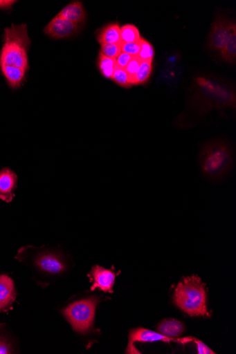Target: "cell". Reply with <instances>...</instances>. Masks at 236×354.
Returning a JSON list of instances; mask_svg holds the SVG:
<instances>
[{
    "label": "cell",
    "mask_w": 236,
    "mask_h": 354,
    "mask_svg": "<svg viewBox=\"0 0 236 354\" xmlns=\"http://www.w3.org/2000/svg\"><path fill=\"white\" fill-rule=\"evenodd\" d=\"M18 177L9 168H3L0 171V201L11 203L15 197L17 188Z\"/></svg>",
    "instance_id": "10"
},
{
    "label": "cell",
    "mask_w": 236,
    "mask_h": 354,
    "mask_svg": "<svg viewBox=\"0 0 236 354\" xmlns=\"http://www.w3.org/2000/svg\"><path fill=\"white\" fill-rule=\"evenodd\" d=\"M141 61L137 57H133L125 68L128 75L129 82L131 86L134 85V80L140 69Z\"/></svg>",
    "instance_id": "21"
},
{
    "label": "cell",
    "mask_w": 236,
    "mask_h": 354,
    "mask_svg": "<svg viewBox=\"0 0 236 354\" xmlns=\"http://www.w3.org/2000/svg\"><path fill=\"white\" fill-rule=\"evenodd\" d=\"M158 330L164 336L174 338L184 332V326L179 320L167 319L161 322L158 326Z\"/></svg>",
    "instance_id": "14"
},
{
    "label": "cell",
    "mask_w": 236,
    "mask_h": 354,
    "mask_svg": "<svg viewBox=\"0 0 236 354\" xmlns=\"http://www.w3.org/2000/svg\"><path fill=\"white\" fill-rule=\"evenodd\" d=\"M140 41L138 42L121 44V52L127 53L131 57H137L140 51Z\"/></svg>",
    "instance_id": "24"
},
{
    "label": "cell",
    "mask_w": 236,
    "mask_h": 354,
    "mask_svg": "<svg viewBox=\"0 0 236 354\" xmlns=\"http://www.w3.org/2000/svg\"><path fill=\"white\" fill-rule=\"evenodd\" d=\"M175 304L190 316H210L205 286L199 277L184 278L175 290Z\"/></svg>",
    "instance_id": "4"
},
{
    "label": "cell",
    "mask_w": 236,
    "mask_h": 354,
    "mask_svg": "<svg viewBox=\"0 0 236 354\" xmlns=\"http://www.w3.org/2000/svg\"><path fill=\"white\" fill-rule=\"evenodd\" d=\"M89 276L90 281L93 282L91 291H93L96 288H99L100 291L105 292H114L113 288L116 277L114 270L96 266L92 268Z\"/></svg>",
    "instance_id": "9"
},
{
    "label": "cell",
    "mask_w": 236,
    "mask_h": 354,
    "mask_svg": "<svg viewBox=\"0 0 236 354\" xmlns=\"http://www.w3.org/2000/svg\"><path fill=\"white\" fill-rule=\"evenodd\" d=\"M116 66V59L110 58L100 52L98 57V67L105 78L112 80Z\"/></svg>",
    "instance_id": "15"
},
{
    "label": "cell",
    "mask_w": 236,
    "mask_h": 354,
    "mask_svg": "<svg viewBox=\"0 0 236 354\" xmlns=\"http://www.w3.org/2000/svg\"><path fill=\"white\" fill-rule=\"evenodd\" d=\"M97 41L100 45L107 44L121 45L120 27L118 24L105 26L98 31Z\"/></svg>",
    "instance_id": "13"
},
{
    "label": "cell",
    "mask_w": 236,
    "mask_h": 354,
    "mask_svg": "<svg viewBox=\"0 0 236 354\" xmlns=\"http://www.w3.org/2000/svg\"><path fill=\"white\" fill-rule=\"evenodd\" d=\"M192 338H184V339H176L174 338L167 337L161 333H157L153 332L150 330L145 329V328H137L131 330L129 332V342L127 348L126 350L127 353H141L134 346V342H153L158 341H163L164 342H179L183 344L188 343L191 342Z\"/></svg>",
    "instance_id": "6"
},
{
    "label": "cell",
    "mask_w": 236,
    "mask_h": 354,
    "mask_svg": "<svg viewBox=\"0 0 236 354\" xmlns=\"http://www.w3.org/2000/svg\"><path fill=\"white\" fill-rule=\"evenodd\" d=\"M132 57H133L127 53H121L116 58V64L118 66L125 69Z\"/></svg>",
    "instance_id": "25"
},
{
    "label": "cell",
    "mask_w": 236,
    "mask_h": 354,
    "mask_svg": "<svg viewBox=\"0 0 236 354\" xmlns=\"http://www.w3.org/2000/svg\"><path fill=\"white\" fill-rule=\"evenodd\" d=\"M15 259L46 277H61L69 268V262L61 250L46 247H21Z\"/></svg>",
    "instance_id": "2"
},
{
    "label": "cell",
    "mask_w": 236,
    "mask_h": 354,
    "mask_svg": "<svg viewBox=\"0 0 236 354\" xmlns=\"http://www.w3.org/2000/svg\"><path fill=\"white\" fill-rule=\"evenodd\" d=\"M16 3L15 0H0V10H10Z\"/></svg>",
    "instance_id": "27"
},
{
    "label": "cell",
    "mask_w": 236,
    "mask_h": 354,
    "mask_svg": "<svg viewBox=\"0 0 236 354\" xmlns=\"http://www.w3.org/2000/svg\"><path fill=\"white\" fill-rule=\"evenodd\" d=\"M30 44L26 24H12L6 28L3 45L0 50V67L19 68L27 72Z\"/></svg>",
    "instance_id": "3"
},
{
    "label": "cell",
    "mask_w": 236,
    "mask_h": 354,
    "mask_svg": "<svg viewBox=\"0 0 236 354\" xmlns=\"http://www.w3.org/2000/svg\"><path fill=\"white\" fill-rule=\"evenodd\" d=\"M15 352L14 342L6 330V324H0V354Z\"/></svg>",
    "instance_id": "17"
},
{
    "label": "cell",
    "mask_w": 236,
    "mask_h": 354,
    "mask_svg": "<svg viewBox=\"0 0 236 354\" xmlns=\"http://www.w3.org/2000/svg\"><path fill=\"white\" fill-rule=\"evenodd\" d=\"M140 44L141 49L137 57L141 62H152L155 53L153 46L143 38L141 39Z\"/></svg>",
    "instance_id": "20"
},
{
    "label": "cell",
    "mask_w": 236,
    "mask_h": 354,
    "mask_svg": "<svg viewBox=\"0 0 236 354\" xmlns=\"http://www.w3.org/2000/svg\"><path fill=\"white\" fill-rule=\"evenodd\" d=\"M221 56L227 62L235 64L236 60V30L233 32L229 41L220 50Z\"/></svg>",
    "instance_id": "18"
},
{
    "label": "cell",
    "mask_w": 236,
    "mask_h": 354,
    "mask_svg": "<svg viewBox=\"0 0 236 354\" xmlns=\"http://www.w3.org/2000/svg\"><path fill=\"white\" fill-rule=\"evenodd\" d=\"M80 30V26L57 15L46 26L44 33L51 38L60 40L69 38Z\"/></svg>",
    "instance_id": "8"
},
{
    "label": "cell",
    "mask_w": 236,
    "mask_h": 354,
    "mask_svg": "<svg viewBox=\"0 0 236 354\" xmlns=\"http://www.w3.org/2000/svg\"><path fill=\"white\" fill-rule=\"evenodd\" d=\"M100 53L108 57L116 59L122 53L121 45L112 44L100 45Z\"/></svg>",
    "instance_id": "23"
},
{
    "label": "cell",
    "mask_w": 236,
    "mask_h": 354,
    "mask_svg": "<svg viewBox=\"0 0 236 354\" xmlns=\"http://www.w3.org/2000/svg\"><path fill=\"white\" fill-rule=\"evenodd\" d=\"M233 151L226 141L217 140L202 145L199 154L200 171L204 177L218 183L226 178L233 167Z\"/></svg>",
    "instance_id": "1"
},
{
    "label": "cell",
    "mask_w": 236,
    "mask_h": 354,
    "mask_svg": "<svg viewBox=\"0 0 236 354\" xmlns=\"http://www.w3.org/2000/svg\"><path fill=\"white\" fill-rule=\"evenodd\" d=\"M17 296L12 279L7 274H0V313L11 310Z\"/></svg>",
    "instance_id": "11"
},
{
    "label": "cell",
    "mask_w": 236,
    "mask_h": 354,
    "mask_svg": "<svg viewBox=\"0 0 236 354\" xmlns=\"http://www.w3.org/2000/svg\"><path fill=\"white\" fill-rule=\"evenodd\" d=\"M100 301L96 296L82 299L66 306L62 314L75 331L87 335L93 329L96 306Z\"/></svg>",
    "instance_id": "5"
},
{
    "label": "cell",
    "mask_w": 236,
    "mask_h": 354,
    "mask_svg": "<svg viewBox=\"0 0 236 354\" xmlns=\"http://www.w3.org/2000/svg\"><path fill=\"white\" fill-rule=\"evenodd\" d=\"M112 80L118 85L123 88L131 86L129 82L128 75L125 69L117 66H116Z\"/></svg>",
    "instance_id": "22"
},
{
    "label": "cell",
    "mask_w": 236,
    "mask_h": 354,
    "mask_svg": "<svg viewBox=\"0 0 236 354\" xmlns=\"http://www.w3.org/2000/svg\"><path fill=\"white\" fill-rule=\"evenodd\" d=\"M120 38L121 44L138 42L142 39L138 28L131 24H127L120 28Z\"/></svg>",
    "instance_id": "16"
},
{
    "label": "cell",
    "mask_w": 236,
    "mask_h": 354,
    "mask_svg": "<svg viewBox=\"0 0 236 354\" xmlns=\"http://www.w3.org/2000/svg\"><path fill=\"white\" fill-rule=\"evenodd\" d=\"M194 341L199 354H215V353L210 349L206 344L203 342L197 340L196 339H193Z\"/></svg>",
    "instance_id": "26"
},
{
    "label": "cell",
    "mask_w": 236,
    "mask_h": 354,
    "mask_svg": "<svg viewBox=\"0 0 236 354\" xmlns=\"http://www.w3.org/2000/svg\"><path fill=\"white\" fill-rule=\"evenodd\" d=\"M57 15L78 26L84 24L87 18L84 6L80 1L72 2L66 6Z\"/></svg>",
    "instance_id": "12"
},
{
    "label": "cell",
    "mask_w": 236,
    "mask_h": 354,
    "mask_svg": "<svg viewBox=\"0 0 236 354\" xmlns=\"http://www.w3.org/2000/svg\"><path fill=\"white\" fill-rule=\"evenodd\" d=\"M235 30V23L221 17L217 18L212 24L209 35L210 47L214 50H222Z\"/></svg>",
    "instance_id": "7"
},
{
    "label": "cell",
    "mask_w": 236,
    "mask_h": 354,
    "mask_svg": "<svg viewBox=\"0 0 236 354\" xmlns=\"http://www.w3.org/2000/svg\"><path fill=\"white\" fill-rule=\"evenodd\" d=\"M152 72V62H141L140 69L134 80V85L143 84L149 79Z\"/></svg>",
    "instance_id": "19"
}]
</instances>
